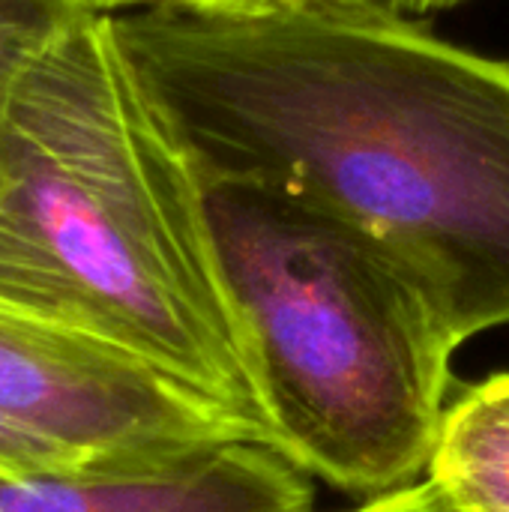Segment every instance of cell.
Instances as JSON below:
<instances>
[{"instance_id":"7a4b0ae2","label":"cell","mask_w":509,"mask_h":512,"mask_svg":"<svg viewBox=\"0 0 509 512\" xmlns=\"http://www.w3.org/2000/svg\"><path fill=\"white\" fill-rule=\"evenodd\" d=\"M0 312L120 348L273 447L192 150L96 12L0 117Z\"/></svg>"},{"instance_id":"8992f818","label":"cell","mask_w":509,"mask_h":512,"mask_svg":"<svg viewBox=\"0 0 509 512\" xmlns=\"http://www.w3.org/2000/svg\"><path fill=\"white\" fill-rule=\"evenodd\" d=\"M453 512H509V372L444 408L426 477Z\"/></svg>"},{"instance_id":"3957f363","label":"cell","mask_w":509,"mask_h":512,"mask_svg":"<svg viewBox=\"0 0 509 512\" xmlns=\"http://www.w3.org/2000/svg\"><path fill=\"white\" fill-rule=\"evenodd\" d=\"M279 456L351 498L426 477L462 348L435 294L360 231L204 183Z\"/></svg>"},{"instance_id":"52a82bcc","label":"cell","mask_w":509,"mask_h":512,"mask_svg":"<svg viewBox=\"0 0 509 512\" xmlns=\"http://www.w3.org/2000/svg\"><path fill=\"white\" fill-rule=\"evenodd\" d=\"M93 15L90 0H0V117L21 75Z\"/></svg>"},{"instance_id":"ba28073f","label":"cell","mask_w":509,"mask_h":512,"mask_svg":"<svg viewBox=\"0 0 509 512\" xmlns=\"http://www.w3.org/2000/svg\"><path fill=\"white\" fill-rule=\"evenodd\" d=\"M348 512H453L450 504L441 498V492L429 483L420 480L417 486H408L402 492L375 498V501H363L360 507Z\"/></svg>"},{"instance_id":"277c9868","label":"cell","mask_w":509,"mask_h":512,"mask_svg":"<svg viewBox=\"0 0 509 512\" xmlns=\"http://www.w3.org/2000/svg\"><path fill=\"white\" fill-rule=\"evenodd\" d=\"M231 441L255 438L162 369L81 333L0 312L3 477L144 474Z\"/></svg>"},{"instance_id":"30bf717a","label":"cell","mask_w":509,"mask_h":512,"mask_svg":"<svg viewBox=\"0 0 509 512\" xmlns=\"http://www.w3.org/2000/svg\"><path fill=\"white\" fill-rule=\"evenodd\" d=\"M201 0H90V6L96 12H108V15H120V12H132V9H147V6H198Z\"/></svg>"},{"instance_id":"9c48e42d","label":"cell","mask_w":509,"mask_h":512,"mask_svg":"<svg viewBox=\"0 0 509 512\" xmlns=\"http://www.w3.org/2000/svg\"><path fill=\"white\" fill-rule=\"evenodd\" d=\"M267 3H282V0H201L192 9H204V12H225V9H252V6H267ZM402 15H426V12H441V9H453L471 0H378ZM186 9V6H183Z\"/></svg>"},{"instance_id":"5b68a950","label":"cell","mask_w":509,"mask_h":512,"mask_svg":"<svg viewBox=\"0 0 509 512\" xmlns=\"http://www.w3.org/2000/svg\"><path fill=\"white\" fill-rule=\"evenodd\" d=\"M312 477L255 441H231L171 468L18 480L0 474V512H315Z\"/></svg>"},{"instance_id":"6da1fadb","label":"cell","mask_w":509,"mask_h":512,"mask_svg":"<svg viewBox=\"0 0 509 512\" xmlns=\"http://www.w3.org/2000/svg\"><path fill=\"white\" fill-rule=\"evenodd\" d=\"M111 18L204 183L360 231L435 294L462 345L509 327V60L378 0Z\"/></svg>"}]
</instances>
